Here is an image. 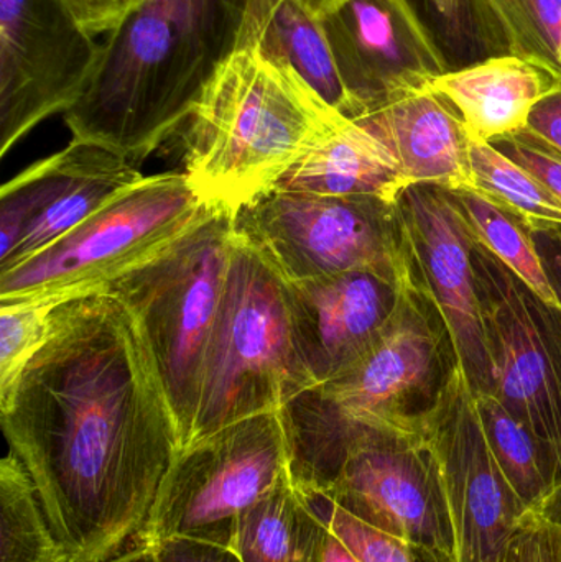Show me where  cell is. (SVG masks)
I'll list each match as a JSON object with an SVG mask.
<instances>
[{
    "label": "cell",
    "instance_id": "obj_32",
    "mask_svg": "<svg viewBox=\"0 0 561 562\" xmlns=\"http://www.w3.org/2000/svg\"><path fill=\"white\" fill-rule=\"evenodd\" d=\"M78 22L92 36L117 30L147 0H65Z\"/></svg>",
    "mask_w": 561,
    "mask_h": 562
},
{
    "label": "cell",
    "instance_id": "obj_15",
    "mask_svg": "<svg viewBox=\"0 0 561 562\" xmlns=\"http://www.w3.org/2000/svg\"><path fill=\"white\" fill-rule=\"evenodd\" d=\"M412 277L447 319L473 395H493L490 352L481 324L471 246L474 234L448 188L418 183L397 198Z\"/></svg>",
    "mask_w": 561,
    "mask_h": 562
},
{
    "label": "cell",
    "instance_id": "obj_41",
    "mask_svg": "<svg viewBox=\"0 0 561 562\" xmlns=\"http://www.w3.org/2000/svg\"><path fill=\"white\" fill-rule=\"evenodd\" d=\"M437 12L448 22L457 23L461 16V0H430Z\"/></svg>",
    "mask_w": 561,
    "mask_h": 562
},
{
    "label": "cell",
    "instance_id": "obj_34",
    "mask_svg": "<svg viewBox=\"0 0 561 562\" xmlns=\"http://www.w3.org/2000/svg\"><path fill=\"white\" fill-rule=\"evenodd\" d=\"M152 547L157 562H243L233 548L188 538H168Z\"/></svg>",
    "mask_w": 561,
    "mask_h": 562
},
{
    "label": "cell",
    "instance_id": "obj_40",
    "mask_svg": "<svg viewBox=\"0 0 561 562\" xmlns=\"http://www.w3.org/2000/svg\"><path fill=\"white\" fill-rule=\"evenodd\" d=\"M537 510L546 515L550 521H553L561 531V484L547 497V501L543 502Z\"/></svg>",
    "mask_w": 561,
    "mask_h": 562
},
{
    "label": "cell",
    "instance_id": "obj_17",
    "mask_svg": "<svg viewBox=\"0 0 561 562\" xmlns=\"http://www.w3.org/2000/svg\"><path fill=\"white\" fill-rule=\"evenodd\" d=\"M411 280L352 270L289 283L296 337L315 386L341 375L378 342Z\"/></svg>",
    "mask_w": 561,
    "mask_h": 562
},
{
    "label": "cell",
    "instance_id": "obj_1",
    "mask_svg": "<svg viewBox=\"0 0 561 562\" xmlns=\"http://www.w3.org/2000/svg\"><path fill=\"white\" fill-rule=\"evenodd\" d=\"M0 415L72 562L109 560L137 538L181 451L141 329L105 293L56 304Z\"/></svg>",
    "mask_w": 561,
    "mask_h": 562
},
{
    "label": "cell",
    "instance_id": "obj_31",
    "mask_svg": "<svg viewBox=\"0 0 561 562\" xmlns=\"http://www.w3.org/2000/svg\"><path fill=\"white\" fill-rule=\"evenodd\" d=\"M503 562H561V531L539 510H530L510 538Z\"/></svg>",
    "mask_w": 561,
    "mask_h": 562
},
{
    "label": "cell",
    "instance_id": "obj_38",
    "mask_svg": "<svg viewBox=\"0 0 561 562\" xmlns=\"http://www.w3.org/2000/svg\"><path fill=\"white\" fill-rule=\"evenodd\" d=\"M99 562H157V557L152 544L135 543L131 550L121 551L115 557Z\"/></svg>",
    "mask_w": 561,
    "mask_h": 562
},
{
    "label": "cell",
    "instance_id": "obj_30",
    "mask_svg": "<svg viewBox=\"0 0 561 562\" xmlns=\"http://www.w3.org/2000/svg\"><path fill=\"white\" fill-rule=\"evenodd\" d=\"M501 154L526 168L561 203V154L527 132L491 142Z\"/></svg>",
    "mask_w": 561,
    "mask_h": 562
},
{
    "label": "cell",
    "instance_id": "obj_3",
    "mask_svg": "<svg viewBox=\"0 0 561 562\" xmlns=\"http://www.w3.org/2000/svg\"><path fill=\"white\" fill-rule=\"evenodd\" d=\"M345 115L257 43L239 46L184 122V171L211 210L236 216Z\"/></svg>",
    "mask_w": 561,
    "mask_h": 562
},
{
    "label": "cell",
    "instance_id": "obj_8",
    "mask_svg": "<svg viewBox=\"0 0 561 562\" xmlns=\"http://www.w3.org/2000/svg\"><path fill=\"white\" fill-rule=\"evenodd\" d=\"M234 226L287 283L352 270L412 277L397 201L273 190L243 207Z\"/></svg>",
    "mask_w": 561,
    "mask_h": 562
},
{
    "label": "cell",
    "instance_id": "obj_10",
    "mask_svg": "<svg viewBox=\"0 0 561 562\" xmlns=\"http://www.w3.org/2000/svg\"><path fill=\"white\" fill-rule=\"evenodd\" d=\"M460 369L447 319L412 279L378 342L341 375L313 389L352 422L422 435Z\"/></svg>",
    "mask_w": 561,
    "mask_h": 562
},
{
    "label": "cell",
    "instance_id": "obj_22",
    "mask_svg": "<svg viewBox=\"0 0 561 562\" xmlns=\"http://www.w3.org/2000/svg\"><path fill=\"white\" fill-rule=\"evenodd\" d=\"M270 58L285 63L335 111L356 121L358 109L346 91L322 20L296 0H280L257 38Z\"/></svg>",
    "mask_w": 561,
    "mask_h": 562
},
{
    "label": "cell",
    "instance_id": "obj_12",
    "mask_svg": "<svg viewBox=\"0 0 561 562\" xmlns=\"http://www.w3.org/2000/svg\"><path fill=\"white\" fill-rule=\"evenodd\" d=\"M101 58L65 0H0V157L85 94Z\"/></svg>",
    "mask_w": 561,
    "mask_h": 562
},
{
    "label": "cell",
    "instance_id": "obj_18",
    "mask_svg": "<svg viewBox=\"0 0 561 562\" xmlns=\"http://www.w3.org/2000/svg\"><path fill=\"white\" fill-rule=\"evenodd\" d=\"M358 121L388 145L407 187L473 188L470 137L450 102L430 86L402 92Z\"/></svg>",
    "mask_w": 561,
    "mask_h": 562
},
{
    "label": "cell",
    "instance_id": "obj_33",
    "mask_svg": "<svg viewBox=\"0 0 561 562\" xmlns=\"http://www.w3.org/2000/svg\"><path fill=\"white\" fill-rule=\"evenodd\" d=\"M539 257L550 290L561 307V224L546 221L524 223Z\"/></svg>",
    "mask_w": 561,
    "mask_h": 562
},
{
    "label": "cell",
    "instance_id": "obj_39",
    "mask_svg": "<svg viewBox=\"0 0 561 562\" xmlns=\"http://www.w3.org/2000/svg\"><path fill=\"white\" fill-rule=\"evenodd\" d=\"M325 562H361L359 558L336 537L332 531V537L328 540V547H326Z\"/></svg>",
    "mask_w": 561,
    "mask_h": 562
},
{
    "label": "cell",
    "instance_id": "obj_2",
    "mask_svg": "<svg viewBox=\"0 0 561 562\" xmlns=\"http://www.w3.org/2000/svg\"><path fill=\"white\" fill-rule=\"evenodd\" d=\"M250 0H147L101 45L72 138L131 161L154 154L190 117L204 86L239 48Z\"/></svg>",
    "mask_w": 561,
    "mask_h": 562
},
{
    "label": "cell",
    "instance_id": "obj_36",
    "mask_svg": "<svg viewBox=\"0 0 561 562\" xmlns=\"http://www.w3.org/2000/svg\"><path fill=\"white\" fill-rule=\"evenodd\" d=\"M280 0H250L249 10H247L246 25H244L243 36H240L239 46L256 43L269 19L272 10L276 9Z\"/></svg>",
    "mask_w": 561,
    "mask_h": 562
},
{
    "label": "cell",
    "instance_id": "obj_35",
    "mask_svg": "<svg viewBox=\"0 0 561 562\" xmlns=\"http://www.w3.org/2000/svg\"><path fill=\"white\" fill-rule=\"evenodd\" d=\"M523 132L534 135L561 154V88L536 105Z\"/></svg>",
    "mask_w": 561,
    "mask_h": 562
},
{
    "label": "cell",
    "instance_id": "obj_24",
    "mask_svg": "<svg viewBox=\"0 0 561 562\" xmlns=\"http://www.w3.org/2000/svg\"><path fill=\"white\" fill-rule=\"evenodd\" d=\"M491 452L520 501L537 510L561 484V469L549 449L491 393L474 395Z\"/></svg>",
    "mask_w": 561,
    "mask_h": 562
},
{
    "label": "cell",
    "instance_id": "obj_19",
    "mask_svg": "<svg viewBox=\"0 0 561 562\" xmlns=\"http://www.w3.org/2000/svg\"><path fill=\"white\" fill-rule=\"evenodd\" d=\"M460 115L470 142L491 144L526 131L530 114L561 88L556 76L527 59L493 55L428 82Z\"/></svg>",
    "mask_w": 561,
    "mask_h": 562
},
{
    "label": "cell",
    "instance_id": "obj_14",
    "mask_svg": "<svg viewBox=\"0 0 561 562\" xmlns=\"http://www.w3.org/2000/svg\"><path fill=\"white\" fill-rule=\"evenodd\" d=\"M145 178L134 161L71 138L0 190V270L19 266Z\"/></svg>",
    "mask_w": 561,
    "mask_h": 562
},
{
    "label": "cell",
    "instance_id": "obj_11",
    "mask_svg": "<svg viewBox=\"0 0 561 562\" xmlns=\"http://www.w3.org/2000/svg\"><path fill=\"white\" fill-rule=\"evenodd\" d=\"M471 262L493 395L561 469V307L540 296L476 237Z\"/></svg>",
    "mask_w": 561,
    "mask_h": 562
},
{
    "label": "cell",
    "instance_id": "obj_9",
    "mask_svg": "<svg viewBox=\"0 0 561 562\" xmlns=\"http://www.w3.org/2000/svg\"><path fill=\"white\" fill-rule=\"evenodd\" d=\"M287 474L280 409L234 423L180 451L135 543L188 538L231 548L240 515Z\"/></svg>",
    "mask_w": 561,
    "mask_h": 562
},
{
    "label": "cell",
    "instance_id": "obj_28",
    "mask_svg": "<svg viewBox=\"0 0 561 562\" xmlns=\"http://www.w3.org/2000/svg\"><path fill=\"white\" fill-rule=\"evenodd\" d=\"M56 304H0V398L9 395L26 363L48 339Z\"/></svg>",
    "mask_w": 561,
    "mask_h": 562
},
{
    "label": "cell",
    "instance_id": "obj_29",
    "mask_svg": "<svg viewBox=\"0 0 561 562\" xmlns=\"http://www.w3.org/2000/svg\"><path fill=\"white\" fill-rule=\"evenodd\" d=\"M310 498V497H308ZM316 510L328 521L333 533L361 562H457L451 554L420 544L405 543L362 524L325 498H310Z\"/></svg>",
    "mask_w": 561,
    "mask_h": 562
},
{
    "label": "cell",
    "instance_id": "obj_20",
    "mask_svg": "<svg viewBox=\"0 0 561 562\" xmlns=\"http://www.w3.org/2000/svg\"><path fill=\"white\" fill-rule=\"evenodd\" d=\"M407 188L397 158L359 121L343 117L283 175L273 190L322 196H374L395 203Z\"/></svg>",
    "mask_w": 561,
    "mask_h": 562
},
{
    "label": "cell",
    "instance_id": "obj_25",
    "mask_svg": "<svg viewBox=\"0 0 561 562\" xmlns=\"http://www.w3.org/2000/svg\"><path fill=\"white\" fill-rule=\"evenodd\" d=\"M0 562H72L13 451L0 462Z\"/></svg>",
    "mask_w": 561,
    "mask_h": 562
},
{
    "label": "cell",
    "instance_id": "obj_26",
    "mask_svg": "<svg viewBox=\"0 0 561 562\" xmlns=\"http://www.w3.org/2000/svg\"><path fill=\"white\" fill-rule=\"evenodd\" d=\"M450 191L463 211L478 243L483 244L540 296L560 307L556 294L550 290L524 221L507 213L474 188Z\"/></svg>",
    "mask_w": 561,
    "mask_h": 562
},
{
    "label": "cell",
    "instance_id": "obj_5",
    "mask_svg": "<svg viewBox=\"0 0 561 562\" xmlns=\"http://www.w3.org/2000/svg\"><path fill=\"white\" fill-rule=\"evenodd\" d=\"M313 386L289 283L236 233L187 448L234 423L279 412Z\"/></svg>",
    "mask_w": 561,
    "mask_h": 562
},
{
    "label": "cell",
    "instance_id": "obj_4",
    "mask_svg": "<svg viewBox=\"0 0 561 562\" xmlns=\"http://www.w3.org/2000/svg\"><path fill=\"white\" fill-rule=\"evenodd\" d=\"M280 412L290 479L302 494L325 498L389 537L455 557L440 468L424 435L352 422L315 389Z\"/></svg>",
    "mask_w": 561,
    "mask_h": 562
},
{
    "label": "cell",
    "instance_id": "obj_7",
    "mask_svg": "<svg viewBox=\"0 0 561 562\" xmlns=\"http://www.w3.org/2000/svg\"><path fill=\"white\" fill-rule=\"evenodd\" d=\"M210 211L184 173L142 178L42 252L0 270V304L61 303L99 293Z\"/></svg>",
    "mask_w": 561,
    "mask_h": 562
},
{
    "label": "cell",
    "instance_id": "obj_16",
    "mask_svg": "<svg viewBox=\"0 0 561 562\" xmlns=\"http://www.w3.org/2000/svg\"><path fill=\"white\" fill-rule=\"evenodd\" d=\"M358 119L450 71L412 0H351L322 19Z\"/></svg>",
    "mask_w": 561,
    "mask_h": 562
},
{
    "label": "cell",
    "instance_id": "obj_37",
    "mask_svg": "<svg viewBox=\"0 0 561 562\" xmlns=\"http://www.w3.org/2000/svg\"><path fill=\"white\" fill-rule=\"evenodd\" d=\"M310 15L315 16V19H325V16L332 15L336 10L345 7L346 3L351 2V0H296Z\"/></svg>",
    "mask_w": 561,
    "mask_h": 562
},
{
    "label": "cell",
    "instance_id": "obj_13",
    "mask_svg": "<svg viewBox=\"0 0 561 562\" xmlns=\"http://www.w3.org/2000/svg\"><path fill=\"white\" fill-rule=\"evenodd\" d=\"M422 435L437 458L455 533L457 562H503L529 508L501 472L463 367Z\"/></svg>",
    "mask_w": 561,
    "mask_h": 562
},
{
    "label": "cell",
    "instance_id": "obj_21",
    "mask_svg": "<svg viewBox=\"0 0 561 562\" xmlns=\"http://www.w3.org/2000/svg\"><path fill=\"white\" fill-rule=\"evenodd\" d=\"M332 528L287 474L247 508L231 548L243 562H325Z\"/></svg>",
    "mask_w": 561,
    "mask_h": 562
},
{
    "label": "cell",
    "instance_id": "obj_23",
    "mask_svg": "<svg viewBox=\"0 0 561 562\" xmlns=\"http://www.w3.org/2000/svg\"><path fill=\"white\" fill-rule=\"evenodd\" d=\"M481 38L561 82V0H468Z\"/></svg>",
    "mask_w": 561,
    "mask_h": 562
},
{
    "label": "cell",
    "instance_id": "obj_6",
    "mask_svg": "<svg viewBox=\"0 0 561 562\" xmlns=\"http://www.w3.org/2000/svg\"><path fill=\"white\" fill-rule=\"evenodd\" d=\"M234 243V214L211 210L167 249L99 291L121 301L137 323L167 393L181 451L193 431Z\"/></svg>",
    "mask_w": 561,
    "mask_h": 562
},
{
    "label": "cell",
    "instance_id": "obj_27",
    "mask_svg": "<svg viewBox=\"0 0 561 562\" xmlns=\"http://www.w3.org/2000/svg\"><path fill=\"white\" fill-rule=\"evenodd\" d=\"M474 190L507 213L523 220L561 224V203L526 168L491 144L470 142Z\"/></svg>",
    "mask_w": 561,
    "mask_h": 562
}]
</instances>
